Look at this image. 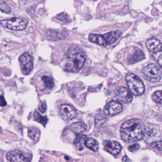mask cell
<instances>
[{
  "mask_svg": "<svg viewBox=\"0 0 162 162\" xmlns=\"http://www.w3.org/2000/svg\"><path fill=\"white\" fill-rule=\"evenodd\" d=\"M145 127L143 122L133 118L124 123L120 128V136L127 143L137 142L145 135Z\"/></svg>",
  "mask_w": 162,
  "mask_h": 162,
  "instance_id": "cell-1",
  "label": "cell"
},
{
  "mask_svg": "<svg viewBox=\"0 0 162 162\" xmlns=\"http://www.w3.org/2000/svg\"><path fill=\"white\" fill-rule=\"evenodd\" d=\"M86 60V55L81 49L70 48L67 52L64 69L67 72H77L83 67Z\"/></svg>",
  "mask_w": 162,
  "mask_h": 162,
  "instance_id": "cell-2",
  "label": "cell"
},
{
  "mask_svg": "<svg viewBox=\"0 0 162 162\" xmlns=\"http://www.w3.org/2000/svg\"><path fill=\"white\" fill-rule=\"evenodd\" d=\"M121 32L116 31L110 32L104 35L90 34L88 38L91 42L103 46H108L116 42L121 36Z\"/></svg>",
  "mask_w": 162,
  "mask_h": 162,
  "instance_id": "cell-3",
  "label": "cell"
},
{
  "mask_svg": "<svg viewBox=\"0 0 162 162\" xmlns=\"http://www.w3.org/2000/svg\"><path fill=\"white\" fill-rule=\"evenodd\" d=\"M126 82L129 90L134 95H141L145 91V88L143 82L139 78L134 74H127Z\"/></svg>",
  "mask_w": 162,
  "mask_h": 162,
  "instance_id": "cell-4",
  "label": "cell"
},
{
  "mask_svg": "<svg viewBox=\"0 0 162 162\" xmlns=\"http://www.w3.org/2000/svg\"><path fill=\"white\" fill-rule=\"evenodd\" d=\"M143 77L151 82H157L162 78V71L160 67L155 64H150L142 69Z\"/></svg>",
  "mask_w": 162,
  "mask_h": 162,
  "instance_id": "cell-5",
  "label": "cell"
},
{
  "mask_svg": "<svg viewBox=\"0 0 162 162\" xmlns=\"http://www.w3.org/2000/svg\"><path fill=\"white\" fill-rule=\"evenodd\" d=\"M0 24L8 29L13 31H21L26 28L28 25V21L22 17H14L9 19L1 20Z\"/></svg>",
  "mask_w": 162,
  "mask_h": 162,
  "instance_id": "cell-6",
  "label": "cell"
},
{
  "mask_svg": "<svg viewBox=\"0 0 162 162\" xmlns=\"http://www.w3.org/2000/svg\"><path fill=\"white\" fill-rule=\"evenodd\" d=\"M20 69L24 75H29L33 68V59L28 52H25L19 58Z\"/></svg>",
  "mask_w": 162,
  "mask_h": 162,
  "instance_id": "cell-7",
  "label": "cell"
},
{
  "mask_svg": "<svg viewBox=\"0 0 162 162\" xmlns=\"http://www.w3.org/2000/svg\"><path fill=\"white\" fill-rule=\"evenodd\" d=\"M59 112L63 120H68L73 119L77 115V110L73 105L63 104L60 105Z\"/></svg>",
  "mask_w": 162,
  "mask_h": 162,
  "instance_id": "cell-8",
  "label": "cell"
},
{
  "mask_svg": "<svg viewBox=\"0 0 162 162\" xmlns=\"http://www.w3.org/2000/svg\"><path fill=\"white\" fill-rule=\"evenodd\" d=\"M122 110L123 105L121 103L116 101H111L105 105L104 113L106 116L112 117L119 114Z\"/></svg>",
  "mask_w": 162,
  "mask_h": 162,
  "instance_id": "cell-9",
  "label": "cell"
},
{
  "mask_svg": "<svg viewBox=\"0 0 162 162\" xmlns=\"http://www.w3.org/2000/svg\"><path fill=\"white\" fill-rule=\"evenodd\" d=\"M6 158L9 162H30L29 158L25 154L19 151L8 152Z\"/></svg>",
  "mask_w": 162,
  "mask_h": 162,
  "instance_id": "cell-10",
  "label": "cell"
},
{
  "mask_svg": "<svg viewBox=\"0 0 162 162\" xmlns=\"http://www.w3.org/2000/svg\"><path fill=\"white\" fill-rule=\"evenodd\" d=\"M115 96L118 100L124 103H129L132 101L133 96L131 93L125 87H119L118 89Z\"/></svg>",
  "mask_w": 162,
  "mask_h": 162,
  "instance_id": "cell-11",
  "label": "cell"
},
{
  "mask_svg": "<svg viewBox=\"0 0 162 162\" xmlns=\"http://www.w3.org/2000/svg\"><path fill=\"white\" fill-rule=\"evenodd\" d=\"M105 148L108 152L113 155L118 154L122 149V146L119 143L113 140L108 141L105 145Z\"/></svg>",
  "mask_w": 162,
  "mask_h": 162,
  "instance_id": "cell-12",
  "label": "cell"
},
{
  "mask_svg": "<svg viewBox=\"0 0 162 162\" xmlns=\"http://www.w3.org/2000/svg\"><path fill=\"white\" fill-rule=\"evenodd\" d=\"M46 35L47 38L50 40L59 41L65 39L68 36V33L64 31L56 29H49L47 32Z\"/></svg>",
  "mask_w": 162,
  "mask_h": 162,
  "instance_id": "cell-13",
  "label": "cell"
},
{
  "mask_svg": "<svg viewBox=\"0 0 162 162\" xmlns=\"http://www.w3.org/2000/svg\"><path fill=\"white\" fill-rule=\"evenodd\" d=\"M146 48L150 51L153 52H157L161 51L162 49V44L161 42L157 39L155 38L149 39L145 42Z\"/></svg>",
  "mask_w": 162,
  "mask_h": 162,
  "instance_id": "cell-14",
  "label": "cell"
},
{
  "mask_svg": "<svg viewBox=\"0 0 162 162\" xmlns=\"http://www.w3.org/2000/svg\"><path fill=\"white\" fill-rule=\"evenodd\" d=\"M145 58L144 52L138 48H135L134 53L129 60V64H134L143 60Z\"/></svg>",
  "mask_w": 162,
  "mask_h": 162,
  "instance_id": "cell-15",
  "label": "cell"
},
{
  "mask_svg": "<svg viewBox=\"0 0 162 162\" xmlns=\"http://www.w3.org/2000/svg\"><path fill=\"white\" fill-rule=\"evenodd\" d=\"M70 129L76 133L83 132L87 129V126L84 123L82 122L73 123L70 126Z\"/></svg>",
  "mask_w": 162,
  "mask_h": 162,
  "instance_id": "cell-16",
  "label": "cell"
},
{
  "mask_svg": "<svg viewBox=\"0 0 162 162\" xmlns=\"http://www.w3.org/2000/svg\"><path fill=\"white\" fill-rule=\"evenodd\" d=\"M85 146L92 151L96 152L99 149V144L96 140L92 138H88L85 142Z\"/></svg>",
  "mask_w": 162,
  "mask_h": 162,
  "instance_id": "cell-17",
  "label": "cell"
},
{
  "mask_svg": "<svg viewBox=\"0 0 162 162\" xmlns=\"http://www.w3.org/2000/svg\"><path fill=\"white\" fill-rule=\"evenodd\" d=\"M28 134V136L32 139L35 141H37L40 139V136H41V132L39 129L36 127H32L29 128Z\"/></svg>",
  "mask_w": 162,
  "mask_h": 162,
  "instance_id": "cell-18",
  "label": "cell"
},
{
  "mask_svg": "<svg viewBox=\"0 0 162 162\" xmlns=\"http://www.w3.org/2000/svg\"><path fill=\"white\" fill-rule=\"evenodd\" d=\"M42 81L44 83V86L48 89H51L54 86V82L53 79L49 76H43L41 77Z\"/></svg>",
  "mask_w": 162,
  "mask_h": 162,
  "instance_id": "cell-19",
  "label": "cell"
},
{
  "mask_svg": "<svg viewBox=\"0 0 162 162\" xmlns=\"http://www.w3.org/2000/svg\"><path fill=\"white\" fill-rule=\"evenodd\" d=\"M34 119L36 121L43 125L44 127H45L48 121V119L46 117L41 116V115L37 111L34 113Z\"/></svg>",
  "mask_w": 162,
  "mask_h": 162,
  "instance_id": "cell-20",
  "label": "cell"
},
{
  "mask_svg": "<svg viewBox=\"0 0 162 162\" xmlns=\"http://www.w3.org/2000/svg\"><path fill=\"white\" fill-rule=\"evenodd\" d=\"M152 99L154 102L161 104L162 103V91L161 90L157 91L154 92L152 95Z\"/></svg>",
  "mask_w": 162,
  "mask_h": 162,
  "instance_id": "cell-21",
  "label": "cell"
},
{
  "mask_svg": "<svg viewBox=\"0 0 162 162\" xmlns=\"http://www.w3.org/2000/svg\"><path fill=\"white\" fill-rule=\"evenodd\" d=\"M0 10L6 14L11 13V8L5 2H0Z\"/></svg>",
  "mask_w": 162,
  "mask_h": 162,
  "instance_id": "cell-22",
  "label": "cell"
},
{
  "mask_svg": "<svg viewBox=\"0 0 162 162\" xmlns=\"http://www.w3.org/2000/svg\"><path fill=\"white\" fill-rule=\"evenodd\" d=\"M57 19L63 23H69L71 22L70 17L66 13H62L57 16Z\"/></svg>",
  "mask_w": 162,
  "mask_h": 162,
  "instance_id": "cell-23",
  "label": "cell"
},
{
  "mask_svg": "<svg viewBox=\"0 0 162 162\" xmlns=\"http://www.w3.org/2000/svg\"><path fill=\"white\" fill-rule=\"evenodd\" d=\"M153 57L154 60L158 63L159 66L161 67L162 66V51H159L158 52H154L153 54Z\"/></svg>",
  "mask_w": 162,
  "mask_h": 162,
  "instance_id": "cell-24",
  "label": "cell"
},
{
  "mask_svg": "<svg viewBox=\"0 0 162 162\" xmlns=\"http://www.w3.org/2000/svg\"><path fill=\"white\" fill-rule=\"evenodd\" d=\"M107 118L101 116V117H96V126H100L107 121Z\"/></svg>",
  "mask_w": 162,
  "mask_h": 162,
  "instance_id": "cell-25",
  "label": "cell"
},
{
  "mask_svg": "<svg viewBox=\"0 0 162 162\" xmlns=\"http://www.w3.org/2000/svg\"><path fill=\"white\" fill-rule=\"evenodd\" d=\"M38 109L39 111L41 113L45 112L47 109L46 103L45 101H41L39 103L38 105Z\"/></svg>",
  "mask_w": 162,
  "mask_h": 162,
  "instance_id": "cell-26",
  "label": "cell"
},
{
  "mask_svg": "<svg viewBox=\"0 0 162 162\" xmlns=\"http://www.w3.org/2000/svg\"><path fill=\"white\" fill-rule=\"evenodd\" d=\"M151 146L159 151H162V141L161 140L157 142H154L151 145Z\"/></svg>",
  "mask_w": 162,
  "mask_h": 162,
  "instance_id": "cell-27",
  "label": "cell"
},
{
  "mask_svg": "<svg viewBox=\"0 0 162 162\" xmlns=\"http://www.w3.org/2000/svg\"><path fill=\"white\" fill-rule=\"evenodd\" d=\"M139 148L140 146L138 144H134L129 146L128 149L130 152L135 153L138 151Z\"/></svg>",
  "mask_w": 162,
  "mask_h": 162,
  "instance_id": "cell-28",
  "label": "cell"
},
{
  "mask_svg": "<svg viewBox=\"0 0 162 162\" xmlns=\"http://www.w3.org/2000/svg\"><path fill=\"white\" fill-rule=\"evenodd\" d=\"M7 105V102L6 101L4 96L2 95H0V106L5 107Z\"/></svg>",
  "mask_w": 162,
  "mask_h": 162,
  "instance_id": "cell-29",
  "label": "cell"
},
{
  "mask_svg": "<svg viewBox=\"0 0 162 162\" xmlns=\"http://www.w3.org/2000/svg\"><path fill=\"white\" fill-rule=\"evenodd\" d=\"M122 162H132V161L127 155H125L123 157Z\"/></svg>",
  "mask_w": 162,
  "mask_h": 162,
  "instance_id": "cell-30",
  "label": "cell"
}]
</instances>
